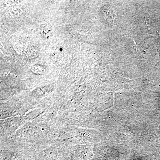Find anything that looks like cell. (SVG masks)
Returning a JSON list of instances; mask_svg holds the SVG:
<instances>
[{
	"mask_svg": "<svg viewBox=\"0 0 160 160\" xmlns=\"http://www.w3.org/2000/svg\"><path fill=\"white\" fill-rule=\"evenodd\" d=\"M42 157L44 160H56L57 158V152L53 149H49L43 151Z\"/></svg>",
	"mask_w": 160,
	"mask_h": 160,
	"instance_id": "7a4b0ae2",
	"label": "cell"
},
{
	"mask_svg": "<svg viewBox=\"0 0 160 160\" xmlns=\"http://www.w3.org/2000/svg\"><path fill=\"white\" fill-rule=\"evenodd\" d=\"M41 110H39V109L33 110V111L31 112L26 114V117H25V118L26 119L31 120V119H34L35 118L38 117V116L40 113H41Z\"/></svg>",
	"mask_w": 160,
	"mask_h": 160,
	"instance_id": "3957f363",
	"label": "cell"
},
{
	"mask_svg": "<svg viewBox=\"0 0 160 160\" xmlns=\"http://www.w3.org/2000/svg\"><path fill=\"white\" fill-rule=\"evenodd\" d=\"M22 120V118L19 117L9 118L6 120V128L10 131H14L21 126Z\"/></svg>",
	"mask_w": 160,
	"mask_h": 160,
	"instance_id": "6da1fadb",
	"label": "cell"
},
{
	"mask_svg": "<svg viewBox=\"0 0 160 160\" xmlns=\"http://www.w3.org/2000/svg\"><path fill=\"white\" fill-rule=\"evenodd\" d=\"M51 31V29L48 26H42V28H41V33L45 38L49 37Z\"/></svg>",
	"mask_w": 160,
	"mask_h": 160,
	"instance_id": "277c9868",
	"label": "cell"
}]
</instances>
